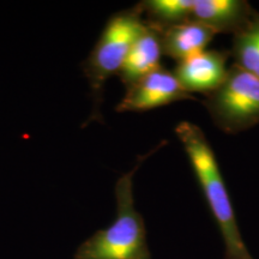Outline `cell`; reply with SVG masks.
Here are the masks:
<instances>
[{
  "label": "cell",
  "mask_w": 259,
  "mask_h": 259,
  "mask_svg": "<svg viewBox=\"0 0 259 259\" xmlns=\"http://www.w3.org/2000/svg\"><path fill=\"white\" fill-rule=\"evenodd\" d=\"M254 14L255 10L245 0H194L191 21L206 25L216 34L235 35Z\"/></svg>",
  "instance_id": "obj_7"
},
{
  "label": "cell",
  "mask_w": 259,
  "mask_h": 259,
  "mask_svg": "<svg viewBox=\"0 0 259 259\" xmlns=\"http://www.w3.org/2000/svg\"><path fill=\"white\" fill-rule=\"evenodd\" d=\"M176 134L185 149L225 245V259H254L242 239L215 153L198 126L183 121Z\"/></svg>",
  "instance_id": "obj_1"
},
{
  "label": "cell",
  "mask_w": 259,
  "mask_h": 259,
  "mask_svg": "<svg viewBox=\"0 0 259 259\" xmlns=\"http://www.w3.org/2000/svg\"><path fill=\"white\" fill-rule=\"evenodd\" d=\"M234 65L259 78V14L255 11L248 24L233 35L232 50Z\"/></svg>",
  "instance_id": "obj_10"
},
{
  "label": "cell",
  "mask_w": 259,
  "mask_h": 259,
  "mask_svg": "<svg viewBox=\"0 0 259 259\" xmlns=\"http://www.w3.org/2000/svg\"><path fill=\"white\" fill-rule=\"evenodd\" d=\"M213 124L226 134H239L259 124V78L233 64L221 85L204 96Z\"/></svg>",
  "instance_id": "obj_4"
},
{
  "label": "cell",
  "mask_w": 259,
  "mask_h": 259,
  "mask_svg": "<svg viewBox=\"0 0 259 259\" xmlns=\"http://www.w3.org/2000/svg\"><path fill=\"white\" fill-rule=\"evenodd\" d=\"M138 4L148 22L166 30L191 21L194 0H145Z\"/></svg>",
  "instance_id": "obj_11"
},
{
  "label": "cell",
  "mask_w": 259,
  "mask_h": 259,
  "mask_svg": "<svg viewBox=\"0 0 259 259\" xmlns=\"http://www.w3.org/2000/svg\"><path fill=\"white\" fill-rule=\"evenodd\" d=\"M143 27V12L139 4L113 15L106 23L93 51L82 64L93 96L92 113L83 126L93 121H102L101 103L105 84L112 76L120 72L130 48Z\"/></svg>",
  "instance_id": "obj_3"
},
{
  "label": "cell",
  "mask_w": 259,
  "mask_h": 259,
  "mask_svg": "<svg viewBox=\"0 0 259 259\" xmlns=\"http://www.w3.org/2000/svg\"><path fill=\"white\" fill-rule=\"evenodd\" d=\"M184 100L198 101L181 87L173 71L161 66L126 88L125 96L116 106V111L147 112Z\"/></svg>",
  "instance_id": "obj_5"
},
{
  "label": "cell",
  "mask_w": 259,
  "mask_h": 259,
  "mask_svg": "<svg viewBox=\"0 0 259 259\" xmlns=\"http://www.w3.org/2000/svg\"><path fill=\"white\" fill-rule=\"evenodd\" d=\"M229 57V51L199 52L179 61L173 73L187 93H200L205 96L218 89L225 80Z\"/></svg>",
  "instance_id": "obj_6"
},
{
  "label": "cell",
  "mask_w": 259,
  "mask_h": 259,
  "mask_svg": "<svg viewBox=\"0 0 259 259\" xmlns=\"http://www.w3.org/2000/svg\"><path fill=\"white\" fill-rule=\"evenodd\" d=\"M162 31L157 25L144 19V27L132 44L119 72V77L126 88L161 67L160 60L163 54Z\"/></svg>",
  "instance_id": "obj_8"
},
{
  "label": "cell",
  "mask_w": 259,
  "mask_h": 259,
  "mask_svg": "<svg viewBox=\"0 0 259 259\" xmlns=\"http://www.w3.org/2000/svg\"><path fill=\"white\" fill-rule=\"evenodd\" d=\"M167 142H162L144 156L115 184L116 216L105 229L94 233L74 252L73 259H151L147 242L144 220L135 208L134 177L145 158Z\"/></svg>",
  "instance_id": "obj_2"
},
{
  "label": "cell",
  "mask_w": 259,
  "mask_h": 259,
  "mask_svg": "<svg viewBox=\"0 0 259 259\" xmlns=\"http://www.w3.org/2000/svg\"><path fill=\"white\" fill-rule=\"evenodd\" d=\"M216 32L194 21L174 25L162 31V51L171 59L183 61L205 51Z\"/></svg>",
  "instance_id": "obj_9"
}]
</instances>
